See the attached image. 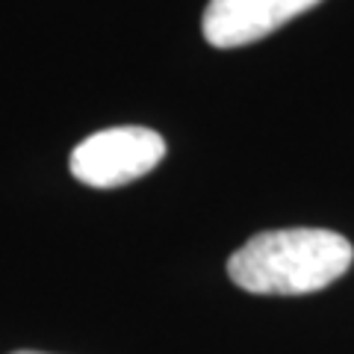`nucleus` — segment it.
I'll return each mask as SVG.
<instances>
[{"instance_id":"1","label":"nucleus","mask_w":354,"mask_h":354,"mask_svg":"<svg viewBox=\"0 0 354 354\" xmlns=\"http://www.w3.org/2000/svg\"><path fill=\"white\" fill-rule=\"evenodd\" d=\"M354 248L325 227H283L251 236L227 260V274L254 295H307L348 272Z\"/></svg>"},{"instance_id":"2","label":"nucleus","mask_w":354,"mask_h":354,"mask_svg":"<svg viewBox=\"0 0 354 354\" xmlns=\"http://www.w3.org/2000/svg\"><path fill=\"white\" fill-rule=\"evenodd\" d=\"M165 157V139L151 127H109L71 151V174L95 189H115L153 171Z\"/></svg>"},{"instance_id":"3","label":"nucleus","mask_w":354,"mask_h":354,"mask_svg":"<svg viewBox=\"0 0 354 354\" xmlns=\"http://www.w3.org/2000/svg\"><path fill=\"white\" fill-rule=\"evenodd\" d=\"M316 3L319 0H209L201 21L204 39L213 48H242L272 36Z\"/></svg>"},{"instance_id":"4","label":"nucleus","mask_w":354,"mask_h":354,"mask_svg":"<svg viewBox=\"0 0 354 354\" xmlns=\"http://www.w3.org/2000/svg\"><path fill=\"white\" fill-rule=\"evenodd\" d=\"M15 354H41V351H15Z\"/></svg>"}]
</instances>
